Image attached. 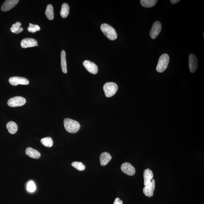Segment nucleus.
Masks as SVG:
<instances>
[{
    "instance_id": "obj_1",
    "label": "nucleus",
    "mask_w": 204,
    "mask_h": 204,
    "mask_svg": "<svg viewBox=\"0 0 204 204\" xmlns=\"http://www.w3.org/2000/svg\"><path fill=\"white\" fill-rule=\"evenodd\" d=\"M64 124L65 129L69 133H76L80 128V125L79 122L71 119H64Z\"/></svg>"
},
{
    "instance_id": "obj_2",
    "label": "nucleus",
    "mask_w": 204,
    "mask_h": 204,
    "mask_svg": "<svg viewBox=\"0 0 204 204\" xmlns=\"http://www.w3.org/2000/svg\"><path fill=\"white\" fill-rule=\"evenodd\" d=\"M101 29L103 33L109 40H114L117 39V34L115 29L107 24H103L101 26Z\"/></svg>"
},
{
    "instance_id": "obj_3",
    "label": "nucleus",
    "mask_w": 204,
    "mask_h": 204,
    "mask_svg": "<svg viewBox=\"0 0 204 204\" xmlns=\"http://www.w3.org/2000/svg\"><path fill=\"white\" fill-rule=\"evenodd\" d=\"M169 61V57L167 54H163L160 56L156 66V70L158 72L162 73L167 68Z\"/></svg>"
},
{
    "instance_id": "obj_4",
    "label": "nucleus",
    "mask_w": 204,
    "mask_h": 204,
    "mask_svg": "<svg viewBox=\"0 0 204 204\" xmlns=\"http://www.w3.org/2000/svg\"><path fill=\"white\" fill-rule=\"evenodd\" d=\"M103 88L106 97L110 98L116 93L118 89V86L115 83L109 82L106 83Z\"/></svg>"
},
{
    "instance_id": "obj_5",
    "label": "nucleus",
    "mask_w": 204,
    "mask_h": 204,
    "mask_svg": "<svg viewBox=\"0 0 204 204\" xmlns=\"http://www.w3.org/2000/svg\"><path fill=\"white\" fill-rule=\"evenodd\" d=\"M26 102L25 98L18 96L10 99L7 104L9 106L14 107L22 106L25 104Z\"/></svg>"
},
{
    "instance_id": "obj_6",
    "label": "nucleus",
    "mask_w": 204,
    "mask_h": 204,
    "mask_svg": "<svg viewBox=\"0 0 204 204\" xmlns=\"http://www.w3.org/2000/svg\"><path fill=\"white\" fill-rule=\"evenodd\" d=\"M162 29V25L159 21H156L153 24L150 32V36L151 38L155 39L159 35Z\"/></svg>"
},
{
    "instance_id": "obj_7",
    "label": "nucleus",
    "mask_w": 204,
    "mask_h": 204,
    "mask_svg": "<svg viewBox=\"0 0 204 204\" xmlns=\"http://www.w3.org/2000/svg\"><path fill=\"white\" fill-rule=\"evenodd\" d=\"M9 82L13 86L18 85H27L29 84V81L27 78L21 77L14 76L9 78Z\"/></svg>"
},
{
    "instance_id": "obj_8",
    "label": "nucleus",
    "mask_w": 204,
    "mask_h": 204,
    "mask_svg": "<svg viewBox=\"0 0 204 204\" xmlns=\"http://www.w3.org/2000/svg\"><path fill=\"white\" fill-rule=\"evenodd\" d=\"M198 61L196 56L191 53L189 56V66L191 72H195L198 67Z\"/></svg>"
},
{
    "instance_id": "obj_9",
    "label": "nucleus",
    "mask_w": 204,
    "mask_h": 204,
    "mask_svg": "<svg viewBox=\"0 0 204 204\" xmlns=\"http://www.w3.org/2000/svg\"><path fill=\"white\" fill-rule=\"evenodd\" d=\"M121 168L122 172L127 175L133 176L135 173V169L134 167L130 163L128 162L124 163L122 164Z\"/></svg>"
},
{
    "instance_id": "obj_10",
    "label": "nucleus",
    "mask_w": 204,
    "mask_h": 204,
    "mask_svg": "<svg viewBox=\"0 0 204 204\" xmlns=\"http://www.w3.org/2000/svg\"><path fill=\"white\" fill-rule=\"evenodd\" d=\"M155 189V180L152 179L149 184L145 186L143 189V192L144 195L148 197H152L153 192Z\"/></svg>"
},
{
    "instance_id": "obj_11",
    "label": "nucleus",
    "mask_w": 204,
    "mask_h": 204,
    "mask_svg": "<svg viewBox=\"0 0 204 204\" xmlns=\"http://www.w3.org/2000/svg\"><path fill=\"white\" fill-rule=\"evenodd\" d=\"M83 65L86 70L92 74H96L98 73V67L93 62L86 60L83 62Z\"/></svg>"
},
{
    "instance_id": "obj_12",
    "label": "nucleus",
    "mask_w": 204,
    "mask_h": 204,
    "mask_svg": "<svg viewBox=\"0 0 204 204\" xmlns=\"http://www.w3.org/2000/svg\"><path fill=\"white\" fill-rule=\"evenodd\" d=\"M19 2V0H6L1 6L2 11L6 12L10 10L17 4Z\"/></svg>"
},
{
    "instance_id": "obj_13",
    "label": "nucleus",
    "mask_w": 204,
    "mask_h": 204,
    "mask_svg": "<svg viewBox=\"0 0 204 204\" xmlns=\"http://www.w3.org/2000/svg\"><path fill=\"white\" fill-rule=\"evenodd\" d=\"M37 44V40L35 39L27 38L24 39V40L21 41V45L23 48H27L36 46H38V45Z\"/></svg>"
},
{
    "instance_id": "obj_14",
    "label": "nucleus",
    "mask_w": 204,
    "mask_h": 204,
    "mask_svg": "<svg viewBox=\"0 0 204 204\" xmlns=\"http://www.w3.org/2000/svg\"><path fill=\"white\" fill-rule=\"evenodd\" d=\"M144 179V185L147 186L151 182L153 177L152 171L148 169L145 170L143 174Z\"/></svg>"
},
{
    "instance_id": "obj_15",
    "label": "nucleus",
    "mask_w": 204,
    "mask_h": 204,
    "mask_svg": "<svg viewBox=\"0 0 204 204\" xmlns=\"http://www.w3.org/2000/svg\"><path fill=\"white\" fill-rule=\"evenodd\" d=\"M26 154L29 157L34 159H39L40 157V154L37 150L31 147H28L25 150Z\"/></svg>"
},
{
    "instance_id": "obj_16",
    "label": "nucleus",
    "mask_w": 204,
    "mask_h": 204,
    "mask_svg": "<svg viewBox=\"0 0 204 204\" xmlns=\"http://www.w3.org/2000/svg\"><path fill=\"white\" fill-rule=\"evenodd\" d=\"M112 157L109 153L106 152H103L100 156V161L101 165L105 166L111 160Z\"/></svg>"
},
{
    "instance_id": "obj_17",
    "label": "nucleus",
    "mask_w": 204,
    "mask_h": 204,
    "mask_svg": "<svg viewBox=\"0 0 204 204\" xmlns=\"http://www.w3.org/2000/svg\"><path fill=\"white\" fill-rule=\"evenodd\" d=\"M6 127L9 133L11 134H15L17 131V125L13 121H10L8 122L6 124Z\"/></svg>"
},
{
    "instance_id": "obj_18",
    "label": "nucleus",
    "mask_w": 204,
    "mask_h": 204,
    "mask_svg": "<svg viewBox=\"0 0 204 204\" xmlns=\"http://www.w3.org/2000/svg\"><path fill=\"white\" fill-rule=\"evenodd\" d=\"M61 66L62 71L64 73H67V67L66 59V53L64 50L61 52Z\"/></svg>"
},
{
    "instance_id": "obj_19",
    "label": "nucleus",
    "mask_w": 204,
    "mask_h": 204,
    "mask_svg": "<svg viewBox=\"0 0 204 204\" xmlns=\"http://www.w3.org/2000/svg\"><path fill=\"white\" fill-rule=\"evenodd\" d=\"M45 14L49 20H52L54 19V15L53 8L52 5L49 4L47 6L45 11Z\"/></svg>"
},
{
    "instance_id": "obj_20",
    "label": "nucleus",
    "mask_w": 204,
    "mask_h": 204,
    "mask_svg": "<svg viewBox=\"0 0 204 204\" xmlns=\"http://www.w3.org/2000/svg\"><path fill=\"white\" fill-rule=\"evenodd\" d=\"M69 6L67 3H64L62 5L61 9L60 11V14L61 17L64 18H66L69 14Z\"/></svg>"
},
{
    "instance_id": "obj_21",
    "label": "nucleus",
    "mask_w": 204,
    "mask_h": 204,
    "mask_svg": "<svg viewBox=\"0 0 204 204\" xmlns=\"http://www.w3.org/2000/svg\"><path fill=\"white\" fill-rule=\"evenodd\" d=\"M157 2V0H141L140 3L144 7L150 8L156 5Z\"/></svg>"
},
{
    "instance_id": "obj_22",
    "label": "nucleus",
    "mask_w": 204,
    "mask_h": 204,
    "mask_svg": "<svg viewBox=\"0 0 204 204\" xmlns=\"http://www.w3.org/2000/svg\"><path fill=\"white\" fill-rule=\"evenodd\" d=\"M21 24L20 22H17L13 24L10 28L11 32L13 33L19 34L23 31V29L21 27Z\"/></svg>"
},
{
    "instance_id": "obj_23",
    "label": "nucleus",
    "mask_w": 204,
    "mask_h": 204,
    "mask_svg": "<svg viewBox=\"0 0 204 204\" xmlns=\"http://www.w3.org/2000/svg\"><path fill=\"white\" fill-rule=\"evenodd\" d=\"M41 143L45 147L48 148L52 147L53 146V141L50 137L42 138L40 140Z\"/></svg>"
},
{
    "instance_id": "obj_24",
    "label": "nucleus",
    "mask_w": 204,
    "mask_h": 204,
    "mask_svg": "<svg viewBox=\"0 0 204 204\" xmlns=\"http://www.w3.org/2000/svg\"><path fill=\"white\" fill-rule=\"evenodd\" d=\"M71 166L79 171H83L85 169V166L82 163L75 161L71 163Z\"/></svg>"
},
{
    "instance_id": "obj_25",
    "label": "nucleus",
    "mask_w": 204,
    "mask_h": 204,
    "mask_svg": "<svg viewBox=\"0 0 204 204\" xmlns=\"http://www.w3.org/2000/svg\"><path fill=\"white\" fill-rule=\"evenodd\" d=\"M27 189L29 192H35L36 189V185L33 181H29L27 183Z\"/></svg>"
},
{
    "instance_id": "obj_26",
    "label": "nucleus",
    "mask_w": 204,
    "mask_h": 204,
    "mask_svg": "<svg viewBox=\"0 0 204 204\" xmlns=\"http://www.w3.org/2000/svg\"><path fill=\"white\" fill-rule=\"evenodd\" d=\"M40 26L37 25H33V24H29V26L28 28V30L29 32L34 33L37 31L40 30Z\"/></svg>"
},
{
    "instance_id": "obj_27",
    "label": "nucleus",
    "mask_w": 204,
    "mask_h": 204,
    "mask_svg": "<svg viewBox=\"0 0 204 204\" xmlns=\"http://www.w3.org/2000/svg\"><path fill=\"white\" fill-rule=\"evenodd\" d=\"M114 204H123V202L119 198H117L115 199Z\"/></svg>"
},
{
    "instance_id": "obj_28",
    "label": "nucleus",
    "mask_w": 204,
    "mask_h": 204,
    "mask_svg": "<svg viewBox=\"0 0 204 204\" xmlns=\"http://www.w3.org/2000/svg\"><path fill=\"white\" fill-rule=\"evenodd\" d=\"M179 1H180L179 0H171L170 1L172 3V4H175L176 3L179 2Z\"/></svg>"
}]
</instances>
